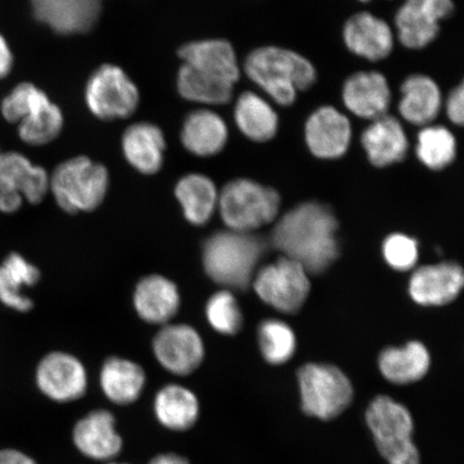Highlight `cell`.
Segmentation results:
<instances>
[{
  "instance_id": "cell-1",
  "label": "cell",
  "mask_w": 464,
  "mask_h": 464,
  "mask_svg": "<svg viewBox=\"0 0 464 464\" xmlns=\"http://www.w3.org/2000/svg\"><path fill=\"white\" fill-rule=\"evenodd\" d=\"M338 227L332 208L305 202L278 220L272 243L284 257L297 261L309 274H322L339 257Z\"/></svg>"
},
{
  "instance_id": "cell-2",
  "label": "cell",
  "mask_w": 464,
  "mask_h": 464,
  "mask_svg": "<svg viewBox=\"0 0 464 464\" xmlns=\"http://www.w3.org/2000/svg\"><path fill=\"white\" fill-rule=\"evenodd\" d=\"M182 87L191 101L211 106L228 103L240 79L234 46L225 39H206L179 48Z\"/></svg>"
},
{
  "instance_id": "cell-3",
  "label": "cell",
  "mask_w": 464,
  "mask_h": 464,
  "mask_svg": "<svg viewBox=\"0 0 464 464\" xmlns=\"http://www.w3.org/2000/svg\"><path fill=\"white\" fill-rule=\"evenodd\" d=\"M243 68L246 77L282 107L293 106L299 92L310 90L317 81L316 68L309 58L282 46L255 49Z\"/></svg>"
},
{
  "instance_id": "cell-4",
  "label": "cell",
  "mask_w": 464,
  "mask_h": 464,
  "mask_svg": "<svg viewBox=\"0 0 464 464\" xmlns=\"http://www.w3.org/2000/svg\"><path fill=\"white\" fill-rule=\"evenodd\" d=\"M260 237L247 232L219 231L205 242L203 266L207 275L220 285L246 289L265 253Z\"/></svg>"
},
{
  "instance_id": "cell-5",
  "label": "cell",
  "mask_w": 464,
  "mask_h": 464,
  "mask_svg": "<svg viewBox=\"0 0 464 464\" xmlns=\"http://www.w3.org/2000/svg\"><path fill=\"white\" fill-rule=\"evenodd\" d=\"M365 422L377 450L388 463L420 464L413 440V417L403 404L387 396L376 397L365 411Z\"/></svg>"
},
{
  "instance_id": "cell-6",
  "label": "cell",
  "mask_w": 464,
  "mask_h": 464,
  "mask_svg": "<svg viewBox=\"0 0 464 464\" xmlns=\"http://www.w3.org/2000/svg\"><path fill=\"white\" fill-rule=\"evenodd\" d=\"M109 179L106 167L86 156H78L56 167L50 178V189L63 211L90 212L102 205Z\"/></svg>"
},
{
  "instance_id": "cell-7",
  "label": "cell",
  "mask_w": 464,
  "mask_h": 464,
  "mask_svg": "<svg viewBox=\"0 0 464 464\" xmlns=\"http://www.w3.org/2000/svg\"><path fill=\"white\" fill-rule=\"evenodd\" d=\"M280 207L281 197L276 189L248 179H234L218 195L223 222L229 230L247 234L274 222Z\"/></svg>"
},
{
  "instance_id": "cell-8",
  "label": "cell",
  "mask_w": 464,
  "mask_h": 464,
  "mask_svg": "<svg viewBox=\"0 0 464 464\" xmlns=\"http://www.w3.org/2000/svg\"><path fill=\"white\" fill-rule=\"evenodd\" d=\"M301 406L306 415L332 420L351 405L353 385L338 368L309 363L298 371Z\"/></svg>"
},
{
  "instance_id": "cell-9",
  "label": "cell",
  "mask_w": 464,
  "mask_h": 464,
  "mask_svg": "<svg viewBox=\"0 0 464 464\" xmlns=\"http://www.w3.org/2000/svg\"><path fill=\"white\" fill-rule=\"evenodd\" d=\"M140 95L132 80L121 67L106 63L87 81L85 102L92 115L102 121L130 118L135 113Z\"/></svg>"
},
{
  "instance_id": "cell-10",
  "label": "cell",
  "mask_w": 464,
  "mask_h": 464,
  "mask_svg": "<svg viewBox=\"0 0 464 464\" xmlns=\"http://www.w3.org/2000/svg\"><path fill=\"white\" fill-rule=\"evenodd\" d=\"M253 286L264 303L287 314L301 309L311 288L309 272L297 261L284 256L261 269Z\"/></svg>"
},
{
  "instance_id": "cell-11",
  "label": "cell",
  "mask_w": 464,
  "mask_h": 464,
  "mask_svg": "<svg viewBox=\"0 0 464 464\" xmlns=\"http://www.w3.org/2000/svg\"><path fill=\"white\" fill-rule=\"evenodd\" d=\"M50 190V177L17 152L0 153V211L14 213L27 200L42 202Z\"/></svg>"
},
{
  "instance_id": "cell-12",
  "label": "cell",
  "mask_w": 464,
  "mask_h": 464,
  "mask_svg": "<svg viewBox=\"0 0 464 464\" xmlns=\"http://www.w3.org/2000/svg\"><path fill=\"white\" fill-rule=\"evenodd\" d=\"M454 9L452 0H405L394 16L400 44L410 50L427 48Z\"/></svg>"
},
{
  "instance_id": "cell-13",
  "label": "cell",
  "mask_w": 464,
  "mask_h": 464,
  "mask_svg": "<svg viewBox=\"0 0 464 464\" xmlns=\"http://www.w3.org/2000/svg\"><path fill=\"white\" fill-rule=\"evenodd\" d=\"M353 127L347 115L334 106L314 110L304 124V141L311 154L323 160L343 158L350 150Z\"/></svg>"
},
{
  "instance_id": "cell-14",
  "label": "cell",
  "mask_w": 464,
  "mask_h": 464,
  "mask_svg": "<svg viewBox=\"0 0 464 464\" xmlns=\"http://www.w3.org/2000/svg\"><path fill=\"white\" fill-rule=\"evenodd\" d=\"M156 359L168 372L188 375L199 368L205 358L200 334L188 324H166L153 341Z\"/></svg>"
},
{
  "instance_id": "cell-15",
  "label": "cell",
  "mask_w": 464,
  "mask_h": 464,
  "mask_svg": "<svg viewBox=\"0 0 464 464\" xmlns=\"http://www.w3.org/2000/svg\"><path fill=\"white\" fill-rule=\"evenodd\" d=\"M37 386L45 397L58 403H68L83 397L87 373L82 362L71 353L55 352L39 363Z\"/></svg>"
},
{
  "instance_id": "cell-16",
  "label": "cell",
  "mask_w": 464,
  "mask_h": 464,
  "mask_svg": "<svg viewBox=\"0 0 464 464\" xmlns=\"http://www.w3.org/2000/svg\"><path fill=\"white\" fill-rule=\"evenodd\" d=\"M34 19L58 34H86L100 20L103 0H29Z\"/></svg>"
},
{
  "instance_id": "cell-17",
  "label": "cell",
  "mask_w": 464,
  "mask_h": 464,
  "mask_svg": "<svg viewBox=\"0 0 464 464\" xmlns=\"http://www.w3.org/2000/svg\"><path fill=\"white\" fill-rule=\"evenodd\" d=\"M392 98L390 82L377 72L353 73L342 87V102L359 119L373 121L388 114Z\"/></svg>"
},
{
  "instance_id": "cell-18",
  "label": "cell",
  "mask_w": 464,
  "mask_h": 464,
  "mask_svg": "<svg viewBox=\"0 0 464 464\" xmlns=\"http://www.w3.org/2000/svg\"><path fill=\"white\" fill-rule=\"evenodd\" d=\"M343 40L353 55L369 62H381L392 53L394 33L380 16L359 13L346 21Z\"/></svg>"
},
{
  "instance_id": "cell-19",
  "label": "cell",
  "mask_w": 464,
  "mask_h": 464,
  "mask_svg": "<svg viewBox=\"0 0 464 464\" xmlns=\"http://www.w3.org/2000/svg\"><path fill=\"white\" fill-rule=\"evenodd\" d=\"M72 440L81 454L98 461L113 459L123 448L114 416L106 410L92 411L75 423Z\"/></svg>"
},
{
  "instance_id": "cell-20",
  "label": "cell",
  "mask_w": 464,
  "mask_h": 464,
  "mask_svg": "<svg viewBox=\"0 0 464 464\" xmlns=\"http://www.w3.org/2000/svg\"><path fill=\"white\" fill-rule=\"evenodd\" d=\"M361 142L371 164L385 168L402 161L408 155V133L397 118L391 114L371 121L362 132Z\"/></svg>"
},
{
  "instance_id": "cell-21",
  "label": "cell",
  "mask_w": 464,
  "mask_h": 464,
  "mask_svg": "<svg viewBox=\"0 0 464 464\" xmlns=\"http://www.w3.org/2000/svg\"><path fill=\"white\" fill-rule=\"evenodd\" d=\"M464 276L459 265L443 263L421 266L410 280V295L421 305H443L460 294Z\"/></svg>"
},
{
  "instance_id": "cell-22",
  "label": "cell",
  "mask_w": 464,
  "mask_h": 464,
  "mask_svg": "<svg viewBox=\"0 0 464 464\" xmlns=\"http://www.w3.org/2000/svg\"><path fill=\"white\" fill-rule=\"evenodd\" d=\"M400 92L398 110L406 123L420 129L434 123L443 107V95L431 77L411 74L403 81Z\"/></svg>"
},
{
  "instance_id": "cell-23",
  "label": "cell",
  "mask_w": 464,
  "mask_h": 464,
  "mask_svg": "<svg viewBox=\"0 0 464 464\" xmlns=\"http://www.w3.org/2000/svg\"><path fill=\"white\" fill-rule=\"evenodd\" d=\"M133 305L144 322L165 324L176 316L181 305V295L169 278L153 275L137 284Z\"/></svg>"
},
{
  "instance_id": "cell-24",
  "label": "cell",
  "mask_w": 464,
  "mask_h": 464,
  "mask_svg": "<svg viewBox=\"0 0 464 464\" xmlns=\"http://www.w3.org/2000/svg\"><path fill=\"white\" fill-rule=\"evenodd\" d=\"M129 164L142 174L158 173L165 160L166 139L159 126L147 121L129 127L121 138Z\"/></svg>"
},
{
  "instance_id": "cell-25",
  "label": "cell",
  "mask_w": 464,
  "mask_h": 464,
  "mask_svg": "<svg viewBox=\"0 0 464 464\" xmlns=\"http://www.w3.org/2000/svg\"><path fill=\"white\" fill-rule=\"evenodd\" d=\"M228 137L225 120L211 110H196L184 120L181 130L183 147L199 158H210L222 152Z\"/></svg>"
},
{
  "instance_id": "cell-26",
  "label": "cell",
  "mask_w": 464,
  "mask_h": 464,
  "mask_svg": "<svg viewBox=\"0 0 464 464\" xmlns=\"http://www.w3.org/2000/svg\"><path fill=\"white\" fill-rule=\"evenodd\" d=\"M234 118L242 135L257 143L275 139L280 127L275 107L255 92H245L237 97Z\"/></svg>"
},
{
  "instance_id": "cell-27",
  "label": "cell",
  "mask_w": 464,
  "mask_h": 464,
  "mask_svg": "<svg viewBox=\"0 0 464 464\" xmlns=\"http://www.w3.org/2000/svg\"><path fill=\"white\" fill-rule=\"evenodd\" d=\"M154 413L160 425L171 431H187L200 415V404L188 388L170 384L156 394Z\"/></svg>"
},
{
  "instance_id": "cell-28",
  "label": "cell",
  "mask_w": 464,
  "mask_h": 464,
  "mask_svg": "<svg viewBox=\"0 0 464 464\" xmlns=\"http://www.w3.org/2000/svg\"><path fill=\"white\" fill-rule=\"evenodd\" d=\"M101 387L110 401L118 405H130L140 398L147 375L144 370L129 359L111 357L101 371Z\"/></svg>"
},
{
  "instance_id": "cell-29",
  "label": "cell",
  "mask_w": 464,
  "mask_h": 464,
  "mask_svg": "<svg viewBox=\"0 0 464 464\" xmlns=\"http://www.w3.org/2000/svg\"><path fill=\"white\" fill-rule=\"evenodd\" d=\"M174 194L190 224H207L218 208L219 193L216 184L205 174L190 173L179 179Z\"/></svg>"
},
{
  "instance_id": "cell-30",
  "label": "cell",
  "mask_w": 464,
  "mask_h": 464,
  "mask_svg": "<svg viewBox=\"0 0 464 464\" xmlns=\"http://www.w3.org/2000/svg\"><path fill=\"white\" fill-rule=\"evenodd\" d=\"M380 370L387 381L408 385L422 379L430 368V355L420 342L402 348H387L379 359Z\"/></svg>"
},
{
  "instance_id": "cell-31",
  "label": "cell",
  "mask_w": 464,
  "mask_h": 464,
  "mask_svg": "<svg viewBox=\"0 0 464 464\" xmlns=\"http://www.w3.org/2000/svg\"><path fill=\"white\" fill-rule=\"evenodd\" d=\"M40 272L20 254L9 255L0 266V301L15 311L32 310L33 301L22 295V288L36 285Z\"/></svg>"
},
{
  "instance_id": "cell-32",
  "label": "cell",
  "mask_w": 464,
  "mask_h": 464,
  "mask_svg": "<svg viewBox=\"0 0 464 464\" xmlns=\"http://www.w3.org/2000/svg\"><path fill=\"white\" fill-rule=\"evenodd\" d=\"M63 125L62 110L44 94L17 124V133L23 142L42 147L60 136Z\"/></svg>"
},
{
  "instance_id": "cell-33",
  "label": "cell",
  "mask_w": 464,
  "mask_h": 464,
  "mask_svg": "<svg viewBox=\"0 0 464 464\" xmlns=\"http://www.w3.org/2000/svg\"><path fill=\"white\" fill-rule=\"evenodd\" d=\"M457 139L448 127L430 124L421 127L416 139V156L428 169L440 171L455 161Z\"/></svg>"
},
{
  "instance_id": "cell-34",
  "label": "cell",
  "mask_w": 464,
  "mask_h": 464,
  "mask_svg": "<svg viewBox=\"0 0 464 464\" xmlns=\"http://www.w3.org/2000/svg\"><path fill=\"white\" fill-rule=\"evenodd\" d=\"M261 353L266 361L272 364H282L294 356L295 350V334L285 323L265 321L258 330Z\"/></svg>"
},
{
  "instance_id": "cell-35",
  "label": "cell",
  "mask_w": 464,
  "mask_h": 464,
  "mask_svg": "<svg viewBox=\"0 0 464 464\" xmlns=\"http://www.w3.org/2000/svg\"><path fill=\"white\" fill-rule=\"evenodd\" d=\"M206 314L208 324L218 333L234 335L240 332L243 322L242 312L235 295L228 290L214 294L208 299Z\"/></svg>"
},
{
  "instance_id": "cell-36",
  "label": "cell",
  "mask_w": 464,
  "mask_h": 464,
  "mask_svg": "<svg viewBox=\"0 0 464 464\" xmlns=\"http://www.w3.org/2000/svg\"><path fill=\"white\" fill-rule=\"evenodd\" d=\"M44 92L38 86L23 82L17 84L13 91L5 96L0 106V111L4 119L11 124H19L24 118L25 113L33 103L38 100V97Z\"/></svg>"
},
{
  "instance_id": "cell-37",
  "label": "cell",
  "mask_w": 464,
  "mask_h": 464,
  "mask_svg": "<svg viewBox=\"0 0 464 464\" xmlns=\"http://www.w3.org/2000/svg\"><path fill=\"white\" fill-rule=\"evenodd\" d=\"M382 254L393 269L406 271L413 268L419 260V245L413 237L394 234L385 240Z\"/></svg>"
},
{
  "instance_id": "cell-38",
  "label": "cell",
  "mask_w": 464,
  "mask_h": 464,
  "mask_svg": "<svg viewBox=\"0 0 464 464\" xmlns=\"http://www.w3.org/2000/svg\"><path fill=\"white\" fill-rule=\"evenodd\" d=\"M446 115L452 124L462 126L464 121V85L460 83L450 92L445 102Z\"/></svg>"
},
{
  "instance_id": "cell-39",
  "label": "cell",
  "mask_w": 464,
  "mask_h": 464,
  "mask_svg": "<svg viewBox=\"0 0 464 464\" xmlns=\"http://www.w3.org/2000/svg\"><path fill=\"white\" fill-rule=\"evenodd\" d=\"M14 54L10 49V45L0 34V80L5 79L13 71Z\"/></svg>"
},
{
  "instance_id": "cell-40",
  "label": "cell",
  "mask_w": 464,
  "mask_h": 464,
  "mask_svg": "<svg viewBox=\"0 0 464 464\" xmlns=\"http://www.w3.org/2000/svg\"><path fill=\"white\" fill-rule=\"evenodd\" d=\"M0 464H36L31 457L17 450H0Z\"/></svg>"
},
{
  "instance_id": "cell-41",
  "label": "cell",
  "mask_w": 464,
  "mask_h": 464,
  "mask_svg": "<svg viewBox=\"0 0 464 464\" xmlns=\"http://www.w3.org/2000/svg\"><path fill=\"white\" fill-rule=\"evenodd\" d=\"M149 464H190L187 458L177 454H161L153 458Z\"/></svg>"
},
{
  "instance_id": "cell-42",
  "label": "cell",
  "mask_w": 464,
  "mask_h": 464,
  "mask_svg": "<svg viewBox=\"0 0 464 464\" xmlns=\"http://www.w3.org/2000/svg\"><path fill=\"white\" fill-rule=\"evenodd\" d=\"M358 2H361V3H369V2H371V0H358Z\"/></svg>"
},
{
  "instance_id": "cell-43",
  "label": "cell",
  "mask_w": 464,
  "mask_h": 464,
  "mask_svg": "<svg viewBox=\"0 0 464 464\" xmlns=\"http://www.w3.org/2000/svg\"><path fill=\"white\" fill-rule=\"evenodd\" d=\"M110 464H129V463H110Z\"/></svg>"
},
{
  "instance_id": "cell-44",
  "label": "cell",
  "mask_w": 464,
  "mask_h": 464,
  "mask_svg": "<svg viewBox=\"0 0 464 464\" xmlns=\"http://www.w3.org/2000/svg\"><path fill=\"white\" fill-rule=\"evenodd\" d=\"M0 153H2V152H0Z\"/></svg>"
}]
</instances>
